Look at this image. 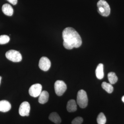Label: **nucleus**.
I'll return each mask as SVG.
<instances>
[{
    "mask_svg": "<svg viewBox=\"0 0 124 124\" xmlns=\"http://www.w3.org/2000/svg\"><path fill=\"white\" fill-rule=\"evenodd\" d=\"M49 98V94L47 91H42L39 96L38 101L41 104H45L48 102Z\"/></svg>",
    "mask_w": 124,
    "mask_h": 124,
    "instance_id": "10",
    "label": "nucleus"
},
{
    "mask_svg": "<svg viewBox=\"0 0 124 124\" xmlns=\"http://www.w3.org/2000/svg\"><path fill=\"white\" fill-rule=\"evenodd\" d=\"M122 101L124 102V96H123V97H122Z\"/></svg>",
    "mask_w": 124,
    "mask_h": 124,
    "instance_id": "21",
    "label": "nucleus"
},
{
    "mask_svg": "<svg viewBox=\"0 0 124 124\" xmlns=\"http://www.w3.org/2000/svg\"><path fill=\"white\" fill-rule=\"evenodd\" d=\"M2 12L5 15L8 16H11L14 13V10L10 5L5 4L2 7Z\"/></svg>",
    "mask_w": 124,
    "mask_h": 124,
    "instance_id": "11",
    "label": "nucleus"
},
{
    "mask_svg": "<svg viewBox=\"0 0 124 124\" xmlns=\"http://www.w3.org/2000/svg\"><path fill=\"white\" fill-rule=\"evenodd\" d=\"M51 62L48 58L43 57L41 58L39 62V66L42 70H48L51 66Z\"/></svg>",
    "mask_w": 124,
    "mask_h": 124,
    "instance_id": "8",
    "label": "nucleus"
},
{
    "mask_svg": "<svg viewBox=\"0 0 124 124\" xmlns=\"http://www.w3.org/2000/svg\"><path fill=\"white\" fill-rule=\"evenodd\" d=\"M31 107L29 102L27 101L23 102L20 104L19 109V113L22 116H28L29 115Z\"/></svg>",
    "mask_w": 124,
    "mask_h": 124,
    "instance_id": "7",
    "label": "nucleus"
},
{
    "mask_svg": "<svg viewBox=\"0 0 124 124\" xmlns=\"http://www.w3.org/2000/svg\"><path fill=\"white\" fill-rule=\"evenodd\" d=\"M101 86L103 89L108 93H111L113 91V86L110 84L103 82Z\"/></svg>",
    "mask_w": 124,
    "mask_h": 124,
    "instance_id": "16",
    "label": "nucleus"
},
{
    "mask_svg": "<svg viewBox=\"0 0 124 124\" xmlns=\"http://www.w3.org/2000/svg\"><path fill=\"white\" fill-rule=\"evenodd\" d=\"M42 86L39 84H35L32 85L29 89V94L33 97H39L42 92Z\"/></svg>",
    "mask_w": 124,
    "mask_h": 124,
    "instance_id": "6",
    "label": "nucleus"
},
{
    "mask_svg": "<svg viewBox=\"0 0 124 124\" xmlns=\"http://www.w3.org/2000/svg\"><path fill=\"white\" fill-rule=\"evenodd\" d=\"M11 108V104L8 101L5 100L0 101V111L7 112L9 111Z\"/></svg>",
    "mask_w": 124,
    "mask_h": 124,
    "instance_id": "9",
    "label": "nucleus"
},
{
    "mask_svg": "<svg viewBox=\"0 0 124 124\" xmlns=\"http://www.w3.org/2000/svg\"><path fill=\"white\" fill-rule=\"evenodd\" d=\"M67 109L69 112H74L77 110V105L75 100L71 99L68 102Z\"/></svg>",
    "mask_w": 124,
    "mask_h": 124,
    "instance_id": "12",
    "label": "nucleus"
},
{
    "mask_svg": "<svg viewBox=\"0 0 124 124\" xmlns=\"http://www.w3.org/2000/svg\"><path fill=\"white\" fill-rule=\"evenodd\" d=\"M49 119L56 124H59L61 122V118L58 114L56 112H52L50 115Z\"/></svg>",
    "mask_w": 124,
    "mask_h": 124,
    "instance_id": "14",
    "label": "nucleus"
},
{
    "mask_svg": "<svg viewBox=\"0 0 124 124\" xmlns=\"http://www.w3.org/2000/svg\"><path fill=\"white\" fill-rule=\"evenodd\" d=\"M106 120V118L104 114L102 112L99 113L97 118L98 124H105Z\"/></svg>",
    "mask_w": 124,
    "mask_h": 124,
    "instance_id": "17",
    "label": "nucleus"
},
{
    "mask_svg": "<svg viewBox=\"0 0 124 124\" xmlns=\"http://www.w3.org/2000/svg\"><path fill=\"white\" fill-rule=\"evenodd\" d=\"M8 2L13 5H16L17 3V0H7Z\"/></svg>",
    "mask_w": 124,
    "mask_h": 124,
    "instance_id": "20",
    "label": "nucleus"
},
{
    "mask_svg": "<svg viewBox=\"0 0 124 124\" xmlns=\"http://www.w3.org/2000/svg\"><path fill=\"white\" fill-rule=\"evenodd\" d=\"M99 13L104 17H107L110 13V8L108 3L104 0H100L97 3Z\"/></svg>",
    "mask_w": 124,
    "mask_h": 124,
    "instance_id": "2",
    "label": "nucleus"
},
{
    "mask_svg": "<svg viewBox=\"0 0 124 124\" xmlns=\"http://www.w3.org/2000/svg\"><path fill=\"white\" fill-rule=\"evenodd\" d=\"M95 75L99 79L101 80L103 78L104 76L103 64L100 63L98 64L95 70Z\"/></svg>",
    "mask_w": 124,
    "mask_h": 124,
    "instance_id": "13",
    "label": "nucleus"
},
{
    "mask_svg": "<svg viewBox=\"0 0 124 124\" xmlns=\"http://www.w3.org/2000/svg\"><path fill=\"white\" fill-rule=\"evenodd\" d=\"M83 119L82 117H76L72 120V124H81L83 122Z\"/></svg>",
    "mask_w": 124,
    "mask_h": 124,
    "instance_id": "19",
    "label": "nucleus"
},
{
    "mask_svg": "<svg viewBox=\"0 0 124 124\" xmlns=\"http://www.w3.org/2000/svg\"><path fill=\"white\" fill-rule=\"evenodd\" d=\"M6 56L8 60L14 62H19L22 59V55L19 51L10 50L6 52Z\"/></svg>",
    "mask_w": 124,
    "mask_h": 124,
    "instance_id": "4",
    "label": "nucleus"
},
{
    "mask_svg": "<svg viewBox=\"0 0 124 124\" xmlns=\"http://www.w3.org/2000/svg\"><path fill=\"white\" fill-rule=\"evenodd\" d=\"M1 76H0V84L1 80Z\"/></svg>",
    "mask_w": 124,
    "mask_h": 124,
    "instance_id": "22",
    "label": "nucleus"
},
{
    "mask_svg": "<svg viewBox=\"0 0 124 124\" xmlns=\"http://www.w3.org/2000/svg\"><path fill=\"white\" fill-rule=\"evenodd\" d=\"M54 88L56 94L62 96L66 90L67 85L63 81L57 80L54 83Z\"/></svg>",
    "mask_w": 124,
    "mask_h": 124,
    "instance_id": "5",
    "label": "nucleus"
},
{
    "mask_svg": "<svg viewBox=\"0 0 124 124\" xmlns=\"http://www.w3.org/2000/svg\"><path fill=\"white\" fill-rule=\"evenodd\" d=\"M10 40L9 37L6 35H2L0 36V44L3 45L7 44Z\"/></svg>",
    "mask_w": 124,
    "mask_h": 124,
    "instance_id": "18",
    "label": "nucleus"
},
{
    "mask_svg": "<svg viewBox=\"0 0 124 124\" xmlns=\"http://www.w3.org/2000/svg\"><path fill=\"white\" fill-rule=\"evenodd\" d=\"M108 81L111 85L116 84L118 80L117 76L115 72H109L108 75Z\"/></svg>",
    "mask_w": 124,
    "mask_h": 124,
    "instance_id": "15",
    "label": "nucleus"
},
{
    "mask_svg": "<svg viewBox=\"0 0 124 124\" xmlns=\"http://www.w3.org/2000/svg\"><path fill=\"white\" fill-rule=\"evenodd\" d=\"M77 103L81 108H85L88 104V98L86 92L83 90H81L78 92L77 95Z\"/></svg>",
    "mask_w": 124,
    "mask_h": 124,
    "instance_id": "3",
    "label": "nucleus"
},
{
    "mask_svg": "<svg viewBox=\"0 0 124 124\" xmlns=\"http://www.w3.org/2000/svg\"><path fill=\"white\" fill-rule=\"evenodd\" d=\"M63 45L65 48L71 49L80 47L82 43V39L78 32L71 27H67L62 32Z\"/></svg>",
    "mask_w": 124,
    "mask_h": 124,
    "instance_id": "1",
    "label": "nucleus"
}]
</instances>
